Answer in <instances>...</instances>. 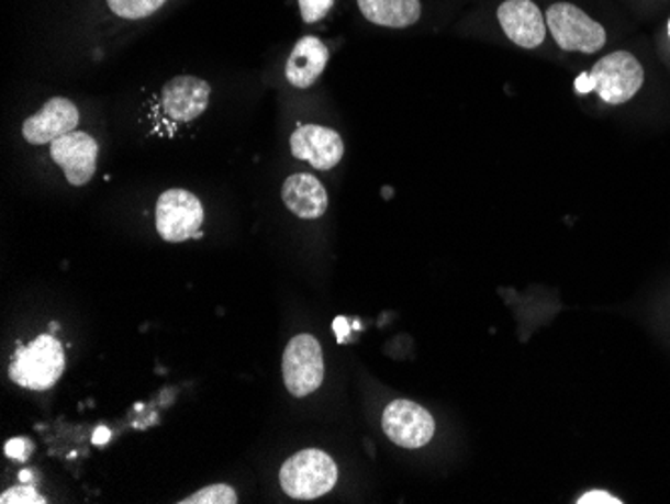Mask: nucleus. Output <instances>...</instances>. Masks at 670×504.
Listing matches in <instances>:
<instances>
[{"mask_svg": "<svg viewBox=\"0 0 670 504\" xmlns=\"http://www.w3.org/2000/svg\"><path fill=\"white\" fill-rule=\"evenodd\" d=\"M0 503L2 504H43L47 503L41 494L36 493L35 489L31 484H23V486H16L11 489L7 493H2L0 496Z\"/></svg>", "mask_w": 670, "mask_h": 504, "instance_id": "obj_18", "label": "nucleus"}, {"mask_svg": "<svg viewBox=\"0 0 670 504\" xmlns=\"http://www.w3.org/2000/svg\"><path fill=\"white\" fill-rule=\"evenodd\" d=\"M93 440L97 445H103L104 440H109V430H107V428H99V430L94 433Z\"/></svg>", "mask_w": 670, "mask_h": 504, "instance_id": "obj_23", "label": "nucleus"}, {"mask_svg": "<svg viewBox=\"0 0 670 504\" xmlns=\"http://www.w3.org/2000/svg\"><path fill=\"white\" fill-rule=\"evenodd\" d=\"M334 328L337 329V338H339V341L346 340L347 329H349L346 317H337V320H335Z\"/></svg>", "mask_w": 670, "mask_h": 504, "instance_id": "obj_22", "label": "nucleus"}, {"mask_svg": "<svg viewBox=\"0 0 670 504\" xmlns=\"http://www.w3.org/2000/svg\"><path fill=\"white\" fill-rule=\"evenodd\" d=\"M211 97L209 82L197 77H175L163 87V111L175 121H193L205 113Z\"/></svg>", "mask_w": 670, "mask_h": 504, "instance_id": "obj_12", "label": "nucleus"}, {"mask_svg": "<svg viewBox=\"0 0 670 504\" xmlns=\"http://www.w3.org/2000/svg\"><path fill=\"white\" fill-rule=\"evenodd\" d=\"M383 433L393 445L402 448H422L436 433V423L420 404L412 400H393L382 416Z\"/></svg>", "mask_w": 670, "mask_h": 504, "instance_id": "obj_7", "label": "nucleus"}, {"mask_svg": "<svg viewBox=\"0 0 670 504\" xmlns=\"http://www.w3.org/2000/svg\"><path fill=\"white\" fill-rule=\"evenodd\" d=\"M29 450H31V445L23 440V438H14L11 443H7V455L11 458H16V460H26Z\"/></svg>", "mask_w": 670, "mask_h": 504, "instance_id": "obj_21", "label": "nucleus"}, {"mask_svg": "<svg viewBox=\"0 0 670 504\" xmlns=\"http://www.w3.org/2000/svg\"><path fill=\"white\" fill-rule=\"evenodd\" d=\"M502 31L518 47L536 48L546 36L543 12L532 0H506L498 9Z\"/></svg>", "mask_w": 670, "mask_h": 504, "instance_id": "obj_10", "label": "nucleus"}, {"mask_svg": "<svg viewBox=\"0 0 670 504\" xmlns=\"http://www.w3.org/2000/svg\"><path fill=\"white\" fill-rule=\"evenodd\" d=\"M669 35H670V23H669Z\"/></svg>", "mask_w": 670, "mask_h": 504, "instance_id": "obj_24", "label": "nucleus"}, {"mask_svg": "<svg viewBox=\"0 0 670 504\" xmlns=\"http://www.w3.org/2000/svg\"><path fill=\"white\" fill-rule=\"evenodd\" d=\"M203 205L191 191L169 189L165 191L155 208V225L165 242L179 244L201 235Z\"/></svg>", "mask_w": 670, "mask_h": 504, "instance_id": "obj_6", "label": "nucleus"}, {"mask_svg": "<svg viewBox=\"0 0 670 504\" xmlns=\"http://www.w3.org/2000/svg\"><path fill=\"white\" fill-rule=\"evenodd\" d=\"M79 111L69 99L55 97L36 115L26 119L23 135L31 145H45L77 130Z\"/></svg>", "mask_w": 670, "mask_h": 504, "instance_id": "obj_11", "label": "nucleus"}, {"mask_svg": "<svg viewBox=\"0 0 670 504\" xmlns=\"http://www.w3.org/2000/svg\"><path fill=\"white\" fill-rule=\"evenodd\" d=\"M281 489L291 499L313 501L330 493L337 482L334 458L324 450L310 448L286 460L279 472Z\"/></svg>", "mask_w": 670, "mask_h": 504, "instance_id": "obj_1", "label": "nucleus"}, {"mask_svg": "<svg viewBox=\"0 0 670 504\" xmlns=\"http://www.w3.org/2000/svg\"><path fill=\"white\" fill-rule=\"evenodd\" d=\"M65 372V352L57 338L38 336L21 348L11 363V378L29 390H47Z\"/></svg>", "mask_w": 670, "mask_h": 504, "instance_id": "obj_2", "label": "nucleus"}, {"mask_svg": "<svg viewBox=\"0 0 670 504\" xmlns=\"http://www.w3.org/2000/svg\"><path fill=\"white\" fill-rule=\"evenodd\" d=\"M334 0H300L301 19L308 24L322 21L332 11Z\"/></svg>", "mask_w": 670, "mask_h": 504, "instance_id": "obj_19", "label": "nucleus"}, {"mask_svg": "<svg viewBox=\"0 0 670 504\" xmlns=\"http://www.w3.org/2000/svg\"><path fill=\"white\" fill-rule=\"evenodd\" d=\"M281 198L289 212L301 220H317L327 210V191L322 181L310 173L288 177L281 189Z\"/></svg>", "mask_w": 670, "mask_h": 504, "instance_id": "obj_13", "label": "nucleus"}, {"mask_svg": "<svg viewBox=\"0 0 670 504\" xmlns=\"http://www.w3.org/2000/svg\"><path fill=\"white\" fill-rule=\"evenodd\" d=\"M330 60V51L317 36H303L289 55L286 65L288 81L298 89H308L317 81Z\"/></svg>", "mask_w": 670, "mask_h": 504, "instance_id": "obj_14", "label": "nucleus"}, {"mask_svg": "<svg viewBox=\"0 0 670 504\" xmlns=\"http://www.w3.org/2000/svg\"><path fill=\"white\" fill-rule=\"evenodd\" d=\"M97 153H99L97 142L91 135L81 133V131H70L67 135L51 143L53 161L58 167H63L70 186H75V188H81L93 179L94 169H97Z\"/></svg>", "mask_w": 670, "mask_h": 504, "instance_id": "obj_8", "label": "nucleus"}, {"mask_svg": "<svg viewBox=\"0 0 670 504\" xmlns=\"http://www.w3.org/2000/svg\"><path fill=\"white\" fill-rule=\"evenodd\" d=\"M237 493L227 484H211L208 489H201L196 494L187 496L181 504H235Z\"/></svg>", "mask_w": 670, "mask_h": 504, "instance_id": "obj_17", "label": "nucleus"}, {"mask_svg": "<svg viewBox=\"0 0 670 504\" xmlns=\"http://www.w3.org/2000/svg\"><path fill=\"white\" fill-rule=\"evenodd\" d=\"M578 504H621L613 494L604 493V491H592V493L582 494L577 501Z\"/></svg>", "mask_w": 670, "mask_h": 504, "instance_id": "obj_20", "label": "nucleus"}, {"mask_svg": "<svg viewBox=\"0 0 670 504\" xmlns=\"http://www.w3.org/2000/svg\"><path fill=\"white\" fill-rule=\"evenodd\" d=\"M359 11L373 24L405 29L422 14L420 0H358Z\"/></svg>", "mask_w": 670, "mask_h": 504, "instance_id": "obj_15", "label": "nucleus"}, {"mask_svg": "<svg viewBox=\"0 0 670 504\" xmlns=\"http://www.w3.org/2000/svg\"><path fill=\"white\" fill-rule=\"evenodd\" d=\"M289 145L295 159L308 161L320 171L334 169L344 157V142L339 133L320 125H303L293 131Z\"/></svg>", "mask_w": 670, "mask_h": 504, "instance_id": "obj_9", "label": "nucleus"}, {"mask_svg": "<svg viewBox=\"0 0 670 504\" xmlns=\"http://www.w3.org/2000/svg\"><path fill=\"white\" fill-rule=\"evenodd\" d=\"M590 82L604 103L623 105L630 101L645 82V71L635 55L616 51L606 55L589 72Z\"/></svg>", "mask_w": 670, "mask_h": 504, "instance_id": "obj_4", "label": "nucleus"}, {"mask_svg": "<svg viewBox=\"0 0 670 504\" xmlns=\"http://www.w3.org/2000/svg\"><path fill=\"white\" fill-rule=\"evenodd\" d=\"M107 2H109V9L115 12L116 16L129 19V21H137V19L149 16L157 9H161L165 0H107Z\"/></svg>", "mask_w": 670, "mask_h": 504, "instance_id": "obj_16", "label": "nucleus"}, {"mask_svg": "<svg viewBox=\"0 0 670 504\" xmlns=\"http://www.w3.org/2000/svg\"><path fill=\"white\" fill-rule=\"evenodd\" d=\"M546 24L562 51L592 55L606 45V31L592 21L587 12L570 2H555L546 11Z\"/></svg>", "mask_w": 670, "mask_h": 504, "instance_id": "obj_3", "label": "nucleus"}, {"mask_svg": "<svg viewBox=\"0 0 670 504\" xmlns=\"http://www.w3.org/2000/svg\"><path fill=\"white\" fill-rule=\"evenodd\" d=\"M283 382L291 396H310L324 382V354L320 341L301 334L289 341L283 352Z\"/></svg>", "mask_w": 670, "mask_h": 504, "instance_id": "obj_5", "label": "nucleus"}]
</instances>
